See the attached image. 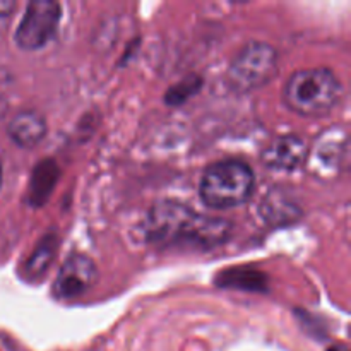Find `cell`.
Returning a JSON list of instances; mask_svg holds the SVG:
<instances>
[{
    "mask_svg": "<svg viewBox=\"0 0 351 351\" xmlns=\"http://www.w3.org/2000/svg\"><path fill=\"white\" fill-rule=\"evenodd\" d=\"M58 175L60 170L53 160H43L36 165L29 180V202L34 208H40L48 201L57 185Z\"/></svg>",
    "mask_w": 351,
    "mask_h": 351,
    "instance_id": "11",
    "label": "cell"
},
{
    "mask_svg": "<svg viewBox=\"0 0 351 351\" xmlns=\"http://www.w3.org/2000/svg\"><path fill=\"white\" fill-rule=\"evenodd\" d=\"M228 235V225L221 219L199 216L191 208L175 202L158 204L147 221V237L156 243H197L213 247Z\"/></svg>",
    "mask_w": 351,
    "mask_h": 351,
    "instance_id": "1",
    "label": "cell"
},
{
    "mask_svg": "<svg viewBox=\"0 0 351 351\" xmlns=\"http://www.w3.org/2000/svg\"><path fill=\"white\" fill-rule=\"evenodd\" d=\"M329 351H348L345 348V346H332V348H329Z\"/></svg>",
    "mask_w": 351,
    "mask_h": 351,
    "instance_id": "16",
    "label": "cell"
},
{
    "mask_svg": "<svg viewBox=\"0 0 351 351\" xmlns=\"http://www.w3.org/2000/svg\"><path fill=\"white\" fill-rule=\"evenodd\" d=\"M47 120L36 110H26L21 112L10 120L7 127L10 141L23 149H33L47 136Z\"/></svg>",
    "mask_w": 351,
    "mask_h": 351,
    "instance_id": "9",
    "label": "cell"
},
{
    "mask_svg": "<svg viewBox=\"0 0 351 351\" xmlns=\"http://www.w3.org/2000/svg\"><path fill=\"white\" fill-rule=\"evenodd\" d=\"M343 84L329 69H302L288 77L283 99L291 112L302 117H324L339 105Z\"/></svg>",
    "mask_w": 351,
    "mask_h": 351,
    "instance_id": "2",
    "label": "cell"
},
{
    "mask_svg": "<svg viewBox=\"0 0 351 351\" xmlns=\"http://www.w3.org/2000/svg\"><path fill=\"white\" fill-rule=\"evenodd\" d=\"M16 7L17 3L14 0H0V33H3L10 24Z\"/></svg>",
    "mask_w": 351,
    "mask_h": 351,
    "instance_id": "15",
    "label": "cell"
},
{
    "mask_svg": "<svg viewBox=\"0 0 351 351\" xmlns=\"http://www.w3.org/2000/svg\"><path fill=\"white\" fill-rule=\"evenodd\" d=\"M60 3L53 0H31L17 26L14 40L21 50L34 51L43 48L57 33L60 24Z\"/></svg>",
    "mask_w": 351,
    "mask_h": 351,
    "instance_id": "5",
    "label": "cell"
},
{
    "mask_svg": "<svg viewBox=\"0 0 351 351\" xmlns=\"http://www.w3.org/2000/svg\"><path fill=\"white\" fill-rule=\"evenodd\" d=\"M2 180H3V171H2V163H0V187H2Z\"/></svg>",
    "mask_w": 351,
    "mask_h": 351,
    "instance_id": "17",
    "label": "cell"
},
{
    "mask_svg": "<svg viewBox=\"0 0 351 351\" xmlns=\"http://www.w3.org/2000/svg\"><path fill=\"white\" fill-rule=\"evenodd\" d=\"M308 154V143L297 134L274 137L263 151L264 167L271 170L291 171L305 165Z\"/></svg>",
    "mask_w": 351,
    "mask_h": 351,
    "instance_id": "8",
    "label": "cell"
},
{
    "mask_svg": "<svg viewBox=\"0 0 351 351\" xmlns=\"http://www.w3.org/2000/svg\"><path fill=\"white\" fill-rule=\"evenodd\" d=\"M278 74V51L264 41H250L230 62L226 84L235 93H250Z\"/></svg>",
    "mask_w": 351,
    "mask_h": 351,
    "instance_id": "4",
    "label": "cell"
},
{
    "mask_svg": "<svg viewBox=\"0 0 351 351\" xmlns=\"http://www.w3.org/2000/svg\"><path fill=\"white\" fill-rule=\"evenodd\" d=\"M221 280L223 285H226V287H237L240 290H263L267 283L266 276L263 273L247 269L228 271V273L223 274Z\"/></svg>",
    "mask_w": 351,
    "mask_h": 351,
    "instance_id": "13",
    "label": "cell"
},
{
    "mask_svg": "<svg viewBox=\"0 0 351 351\" xmlns=\"http://www.w3.org/2000/svg\"><path fill=\"white\" fill-rule=\"evenodd\" d=\"M348 156V130L341 125L326 129L317 139L308 144L305 165L319 178H332L341 173Z\"/></svg>",
    "mask_w": 351,
    "mask_h": 351,
    "instance_id": "6",
    "label": "cell"
},
{
    "mask_svg": "<svg viewBox=\"0 0 351 351\" xmlns=\"http://www.w3.org/2000/svg\"><path fill=\"white\" fill-rule=\"evenodd\" d=\"M98 267L84 254H72L57 274L53 283L55 297L60 300H75L84 297L98 283Z\"/></svg>",
    "mask_w": 351,
    "mask_h": 351,
    "instance_id": "7",
    "label": "cell"
},
{
    "mask_svg": "<svg viewBox=\"0 0 351 351\" xmlns=\"http://www.w3.org/2000/svg\"><path fill=\"white\" fill-rule=\"evenodd\" d=\"M256 175L252 168L240 160H223L204 171L199 185V195L208 208L232 209L252 197Z\"/></svg>",
    "mask_w": 351,
    "mask_h": 351,
    "instance_id": "3",
    "label": "cell"
},
{
    "mask_svg": "<svg viewBox=\"0 0 351 351\" xmlns=\"http://www.w3.org/2000/svg\"><path fill=\"white\" fill-rule=\"evenodd\" d=\"M201 86H202V81L199 77L192 79V81L191 79H185V81H182L180 84H177L175 88H171L170 91L167 93V101L170 103V105H178V103H184L189 96L195 95Z\"/></svg>",
    "mask_w": 351,
    "mask_h": 351,
    "instance_id": "14",
    "label": "cell"
},
{
    "mask_svg": "<svg viewBox=\"0 0 351 351\" xmlns=\"http://www.w3.org/2000/svg\"><path fill=\"white\" fill-rule=\"evenodd\" d=\"M57 247H58V239L53 235V233L45 237V239L34 247L29 259L26 261L24 273H26L27 276H41V274L48 269L51 261H53L55 254H57Z\"/></svg>",
    "mask_w": 351,
    "mask_h": 351,
    "instance_id": "12",
    "label": "cell"
},
{
    "mask_svg": "<svg viewBox=\"0 0 351 351\" xmlns=\"http://www.w3.org/2000/svg\"><path fill=\"white\" fill-rule=\"evenodd\" d=\"M261 215L271 225H290L302 216L300 206L285 191H271L261 204Z\"/></svg>",
    "mask_w": 351,
    "mask_h": 351,
    "instance_id": "10",
    "label": "cell"
}]
</instances>
